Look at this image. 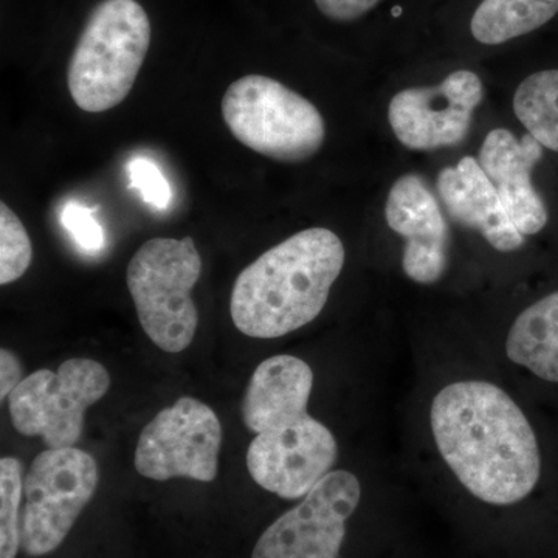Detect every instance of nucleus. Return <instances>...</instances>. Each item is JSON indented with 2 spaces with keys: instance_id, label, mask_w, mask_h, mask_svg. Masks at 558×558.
Returning <instances> with one entry per match:
<instances>
[{
  "instance_id": "22",
  "label": "nucleus",
  "mask_w": 558,
  "mask_h": 558,
  "mask_svg": "<svg viewBox=\"0 0 558 558\" xmlns=\"http://www.w3.org/2000/svg\"><path fill=\"white\" fill-rule=\"evenodd\" d=\"M61 222L84 252L94 255L105 248V230L95 219L90 208L78 202H69L62 209Z\"/></svg>"
},
{
  "instance_id": "23",
  "label": "nucleus",
  "mask_w": 558,
  "mask_h": 558,
  "mask_svg": "<svg viewBox=\"0 0 558 558\" xmlns=\"http://www.w3.org/2000/svg\"><path fill=\"white\" fill-rule=\"evenodd\" d=\"M380 0H315L317 9L329 20L351 22L365 16Z\"/></svg>"
},
{
  "instance_id": "20",
  "label": "nucleus",
  "mask_w": 558,
  "mask_h": 558,
  "mask_svg": "<svg viewBox=\"0 0 558 558\" xmlns=\"http://www.w3.org/2000/svg\"><path fill=\"white\" fill-rule=\"evenodd\" d=\"M33 247L24 223L13 209L0 204V284L7 286L24 277L31 267Z\"/></svg>"
},
{
  "instance_id": "11",
  "label": "nucleus",
  "mask_w": 558,
  "mask_h": 558,
  "mask_svg": "<svg viewBox=\"0 0 558 558\" xmlns=\"http://www.w3.org/2000/svg\"><path fill=\"white\" fill-rule=\"evenodd\" d=\"M483 95L480 76L458 70L436 87H413L395 95L388 108L389 124L409 149L457 146L468 137Z\"/></svg>"
},
{
  "instance_id": "2",
  "label": "nucleus",
  "mask_w": 558,
  "mask_h": 558,
  "mask_svg": "<svg viewBox=\"0 0 558 558\" xmlns=\"http://www.w3.org/2000/svg\"><path fill=\"white\" fill-rule=\"evenodd\" d=\"M343 242L328 229L293 234L241 271L231 290L234 326L253 339H278L325 310L343 270Z\"/></svg>"
},
{
  "instance_id": "17",
  "label": "nucleus",
  "mask_w": 558,
  "mask_h": 558,
  "mask_svg": "<svg viewBox=\"0 0 558 558\" xmlns=\"http://www.w3.org/2000/svg\"><path fill=\"white\" fill-rule=\"evenodd\" d=\"M558 13V0H483L470 22L473 38L498 46L548 24Z\"/></svg>"
},
{
  "instance_id": "24",
  "label": "nucleus",
  "mask_w": 558,
  "mask_h": 558,
  "mask_svg": "<svg viewBox=\"0 0 558 558\" xmlns=\"http://www.w3.org/2000/svg\"><path fill=\"white\" fill-rule=\"evenodd\" d=\"M22 380L20 359L10 349L3 348L0 351V399L9 398Z\"/></svg>"
},
{
  "instance_id": "6",
  "label": "nucleus",
  "mask_w": 558,
  "mask_h": 558,
  "mask_svg": "<svg viewBox=\"0 0 558 558\" xmlns=\"http://www.w3.org/2000/svg\"><path fill=\"white\" fill-rule=\"evenodd\" d=\"M110 376L97 360L70 359L57 373L39 369L9 396L11 422L24 436H39L49 449L78 444L87 409L108 395Z\"/></svg>"
},
{
  "instance_id": "3",
  "label": "nucleus",
  "mask_w": 558,
  "mask_h": 558,
  "mask_svg": "<svg viewBox=\"0 0 558 558\" xmlns=\"http://www.w3.org/2000/svg\"><path fill=\"white\" fill-rule=\"evenodd\" d=\"M148 13L137 0H102L81 32L68 68L72 100L100 113L126 100L150 46Z\"/></svg>"
},
{
  "instance_id": "5",
  "label": "nucleus",
  "mask_w": 558,
  "mask_h": 558,
  "mask_svg": "<svg viewBox=\"0 0 558 558\" xmlns=\"http://www.w3.org/2000/svg\"><path fill=\"white\" fill-rule=\"evenodd\" d=\"M220 109L233 137L271 160L300 163L325 143L326 124L319 110L269 76L253 73L234 81Z\"/></svg>"
},
{
  "instance_id": "19",
  "label": "nucleus",
  "mask_w": 558,
  "mask_h": 558,
  "mask_svg": "<svg viewBox=\"0 0 558 558\" xmlns=\"http://www.w3.org/2000/svg\"><path fill=\"white\" fill-rule=\"evenodd\" d=\"M22 492L24 480L20 459H0V558H16L20 553Z\"/></svg>"
},
{
  "instance_id": "18",
  "label": "nucleus",
  "mask_w": 558,
  "mask_h": 558,
  "mask_svg": "<svg viewBox=\"0 0 558 558\" xmlns=\"http://www.w3.org/2000/svg\"><path fill=\"white\" fill-rule=\"evenodd\" d=\"M513 112L543 148L558 153V70L527 76L513 97Z\"/></svg>"
},
{
  "instance_id": "4",
  "label": "nucleus",
  "mask_w": 558,
  "mask_h": 558,
  "mask_svg": "<svg viewBox=\"0 0 558 558\" xmlns=\"http://www.w3.org/2000/svg\"><path fill=\"white\" fill-rule=\"evenodd\" d=\"M202 274L193 238L145 242L128 266V289L146 336L161 351L178 354L193 343L199 312L191 290Z\"/></svg>"
},
{
  "instance_id": "9",
  "label": "nucleus",
  "mask_w": 558,
  "mask_h": 558,
  "mask_svg": "<svg viewBox=\"0 0 558 558\" xmlns=\"http://www.w3.org/2000/svg\"><path fill=\"white\" fill-rule=\"evenodd\" d=\"M360 499L357 476L333 470L263 532L252 558H339Z\"/></svg>"
},
{
  "instance_id": "1",
  "label": "nucleus",
  "mask_w": 558,
  "mask_h": 558,
  "mask_svg": "<svg viewBox=\"0 0 558 558\" xmlns=\"http://www.w3.org/2000/svg\"><path fill=\"white\" fill-rule=\"evenodd\" d=\"M429 424L440 457L472 497L495 508L526 501L543 478L537 432L505 389L481 380L447 385Z\"/></svg>"
},
{
  "instance_id": "16",
  "label": "nucleus",
  "mask_w": 558,
  "mask_h": 558,
  "mask_svg": "<svg viewBox=\"0 0 558 558\" xmlns=\"http://www.w3.org/2000/svg\"><path fill=\"white\" fill-rule=\"evenodd\" d=\"M506 354L535 379L558 387V290L515 318L506 340Z\"/></svg>"
},
{
  "instance_id": "14",
  "label": "nucleus",
  "mask_w": 558,
  "mask_h": 558,
  "mask_svg": "<svg viewBox=\"0 0 558 558\" xmlns=\"http://www.w3.org/2000/svg\"><path fill=\"white\" fill-rule=\"evenodd\" d=\"M436 189L450 218L478 231L498 252H515L524 244L526 238L513 226L497 190L473 157H464L457 167L444 168Z\"/></svg>"
},
{
  "instance_id": "12",
  "label": "nucleus",
  "mask_w": 558,
  "mask_h": 558,
  "mask_svg": "<svg viewBox=\"0 0 558 558\" xmlns=\"http://www.w3.org/2000/svg\"><path fill=\"white\" fill-rule=\"evenodd\" d=\"M385 218L389 229L405 240L402 269L417 284H435L449 267L450 227L439 202L416 174L396 180L388 194Z\"/></svg>"
},
{
  "instance_id": "7",
  "label": "nucleus",
  "mask_w": 558,
  "mask_h": 558,
  "mask_svg": "<svg viewBox=\"0 0 558 558\" xmlns=\"http://www.w3.org/2000/svg\"><path fill=\"white\" fill-rule=\"evenodd\" d=\"M98 480L97 462L87 451L69 447L39 453L24 480V553L43 557L60 548L94 497Z\"/></svg>"
},
{
  "instance_id": "13",
  "label": "nucleus",
  "mask_w": 558,
  "mask_h": 558,
  "mask_svg": "<svg viewBox=\"0 0 558 558\" xmlns=\"http://www.w3.org/2000/svg\"><path fill=\"white\" fill-rule=\"evenodd\" d=\"M542 157L543 146L531 134L519 140L508 130L488 132L480 150L481 168L524 238L548 223V209L532 183V171Z\"/></svg>"
},
{
  "instance_id": "15",
  "label": "nucleus",
  "mask_w": 558,
  "mask_h": 558,
  "mask_svg": "<svg viewBox=\"0 0 558 558\" xmlns=\"http://www.w3.org/2000/svg\"><path fill=\"white\" fill-rule=\"evenodd\" d=\"M314 371L293 355L264 360L252 374L242 399V421L255 435L286 427L310 416Z\"/></svg>"
},
{
  "instance_id": "10",
  "label": "nucleus",
  "mask_w": 558,
  "mask_h": 558,
  "mask_svg": "<svg viewBox=\"0 0 558 558\" xmlns=\"http://www.w3.org/2000/svg\"><path fill=\"white\" fill-rule=\"evenodd\" d=\"M337 458L332 432L310 414L256 435L248 447L247 469L264 490L282 499H303L332 472Z\"/></svg>"
},
{
  "instance_id": "8",
  "label": "nucleus",
  "mask_w": 558,
  "mask_h": 558,
  "mask_svg": "<svg viewBox=\"0 0 558 558\" xmlns=\"http://www.w3.org/2000/svg\"><path fill=\"white\" fill-rule=\"evenodd\" d=\"M222 427L215 411L194 398H180L140 433L135 470L145 478H190L211 483L218 476Z\"/></svg>"
},
{
  "instance_id": "21",
  "label": "nucleus",
  "mask_w": 558,
  "mask_h": 558,
  "mask_svg": "<svg viewBox=\"0 0 558 558\" xmlns=\"http://www.w3.org/2000/svg\"><path fill=\"white\" fill-rule=\"evenodd\" d=\"M128 174H130L131 189L138 190L146 204L160 211L170 207L172 199L170 183L154 161L145 157L132 159L128 163Z\"/></svg>"
}]
</instances>
